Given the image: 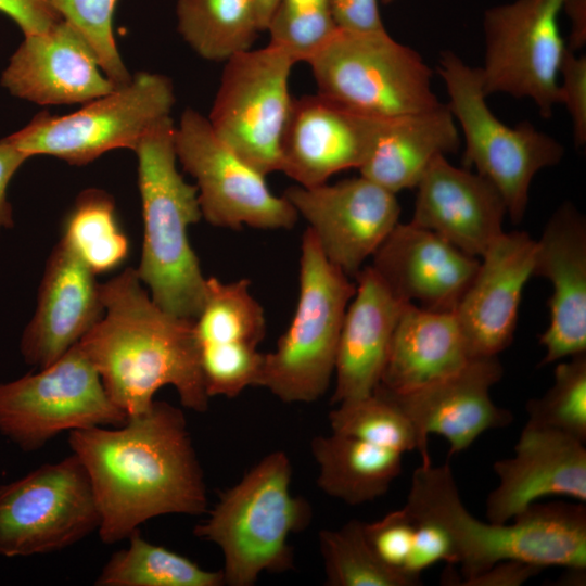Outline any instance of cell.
Segmentation results:
<instances>
[{
  "mask_svg": "<svg viewBox=\"0 0 586 586\" xmlns=\"http://www.w3.org/2000/svg\"><path fill=\"white\" fill-rule=\"evenodd\" d=\"M101 319L78 342L97 368L110 398L128 417L146 411L165 385L184 408L208 409L193 320L161 308L126 268L100 284Z\"/></svg>",
  "mask_w": 586,
  "mask_h": 586,
  "instance_id": "2",
  "label": "cell"
},
{
  "mask_svg": "<svg viewBox=\"0 0 586 586\" xmlns=\"http://www.w3.org/2000/svg\"><path fill=\"white\" fill-rule=\"evenodd\" d=\"M383 4H390L391 2H393L394 0H381Z\"/></svg>",
  "mask_w": 586,
  "mask_h": 586,
  "instance_id": "46",
  "label": "cell"
},
{
  "mask_svg": "<svg viewBox=\"0 0 586 586\" xmlns=\"http://www.w3.org/2000/svg\"><path fill=\"white\" fill-rule=\"evenodd\" d=\"M544 568L520 560L499 561L482 573L461 579L460 586H521L539 574Z\"/></svg>",
  "mask_w": 586,
  "mask_h": 586,
  "instance_id": "42",
  "label": "cell"
},
{
  "mask_svg": "<svg viewBox=\"0 0 586 586\" xmlns=\"http://www.w3.org/2000/svg\"><path fill=\"white\" fill-rule=\"evenodd\" d=\"M307 63L319 94L369 116L393 118L443 104L422 56L386 30L339 28Z\"/></svg>",
  "mask_w": 586,
  "mask_h": 586,
  "instance_id": "7",
  "label": "cell"
},
{
  "mask_svg": "<svg viewBox=\"0 0 586 586\" xmlns=\"http://www.w3.org/2000/svg\"><path fill=\"white\" fill-rule=\"evenodd\" d=\"M0 13L9 16L24 36L44 33L62 20L50 0H0Z\"/></svg>",
  "mask_w": 586,
  "mask_h": 586,
  "instance_id": "40",
  "label": "cell"
},
{
  "mask_svg": "<svg viewBox=\"0 0 586 586\" xmlns=\"http://www.w3.org/2000/svg\"><path fill=\"white\" fill-rule=\"evenodd\" d=\"M292 464L275 450L232 487L219 495L208 517L193 534L221 551L225 585L252 586L260 574L283 573L294 566L291 534L311 522L310 504L290 492Z\"/></svg>",
  "mask_w": 586,
  "mask_h": 586,
  "instance_id": "5",
  "label": "cell"
},
{
  "mask_svg": "<svg viewBox=\"0 0 586 586\" xmlns=\"http://www.w3.org/2000/svg\"><path fill=\"white\" fill-rule=\"evenodd\" d=\"M175 131L167 116L148 130L133 150L143 219L137 272L161 308L194 320L204 302L207 278L188 230L200 221L202 212L196 186L188 183L177 169Z\"/></svg>",
  "mask_w": 586,
  "mask_h": 586,
  "instance_id": "4",
  "label": "cell"
},
{
  "mask_svg": "<svg viewBox=\"0 0 586 586\" xmlns=\"http://www.w3.org/2000/svg\"><path fill=\"white\" fill-rule=\"evenodd\" d=\"M365 532L377 556L390 568L408 574L407 565L413 549L416 524L404 508L382 519L365 523Z\"/></svg>",
  "mask_w": 586,
  "mask_h": 586,
  "instance_id": "38",
  "label": "cell"
},
{
  "mask_svg": "<svg viewBox=\"0 0 586 586\" xmlns=\"http://www.w3.org/2000/svg\"><path fill=\"white\" fill-rule=\"evenodd\" d=\"M385 119L319 93L293 98L280 142V171L311 188L342 170L359 169Z\"/></svg>",
  "mask_w": 586,
  "mask_h": 586,
  "instance_id": "17",
  "label": "cell"
},
{
  "mask_svg": "<svg viewBox=\"0 0 586 586\" xmlns=\"http://www.w3.org/2000/svg\"><path fill=\"white\" fill-rule=\"evenodd\" d=\"M177 28L201 58L227 62L260 33L254 0H177Z\"/></svg>",
  "mask_w": 586,
  "mask_h": 586,
  "instance_id": "30",
  "label": "cell"
},
{
  "mask_svg": "<svg viewBox=\"0 0 586 586\" xmlns=\"http://www.w3.org/2000/svg\"><path fill=\"white\" fill-rule=\"evenodd\" d=\"M460 145L456 120L446 104L386 118L360 175L396 194L416 188L429 165Z\"/></svg>",
  "mask_w": 586,
  "mask_h": 586,
  "instance_id": "28",
  "label": "cell"
},
{
  "mask_svg": "<svg viewBox=\"0 0 586 586\" xmlns=\"http://www.w3.org/2000/svg\"><path fill=\"white\" fill-rule=\"evenodd\" d=\"M326 585L329 586H418L415 579L386 565L374 552L365 532V522L351 520L340 528L318 534Z\"/></svg>",
  "mask_w": 586,
  "mask_h": 586,
  "instance_id": "33",
  "label": "cell"
},
{
  "mask_svg": "<svg viewBox=\"0 0 586 586\" xmlns=\"http://www.w3.org/2000/svg\"><path fill=\"white\" fill-rule=\"evenodd\" d=\"M561 0H514L484 12L481 72L486 95L534 102L543 118L559 104V71L568 46L560 34Z\"/></svg>",
  "mask_w": 586,
  "mask_h": 586,
  "instance_id": "13",
  "label": "cell"
},
{
  "mask_svg": "<svg viewBox=\"0 0 586 586\" xmlns=\"http://www.w3.org/2000/svg\"><path fill=\"white\" fill-rule=\"evenodd\" d=\"M356 283L323 255L307 228L302 237L298 298L276 348L264 354L257 386L283 403H313L334 374L340 332Z\"/></svg>",
  "mask_w": 586,
  "mask_h": 586,
  "instance_id": "6",
  "label": "cell"
},
{
  "mask_svg": "<svg viewBox=\"0 0 586 586\" xmlns=\"http://www.w3.org/2000/svg\"><path fill=\"white\" fill-rule=\"evenodd\" d=\"M469 360L454 311L408 303L393 333L379 385L408 393L455 374Z\"/></svg>",
  "mask_w": 586,
  "mask_h": 586,
  "instance_id": "27",
  "label": "cell"
},
{
  "mask_svg": "<svg viewBox=\"0 0 586 586\" xmlns=\"http://www.w3.org/2000/svg\"><path fill=\"white\" fill-rule=\"evenodd\" d=\"M204 385L211 397L233 398L257 383L266 334L264 309L250 292V281L207 278L206 293L193 320Z\"/></svg>",
  "mask_w": 586,
  "mask_h": 586,
  "instance_id": "16",
  "label": "cell"
},
{
  "mask_svg": "<svg viewBox=\"0 0 586 586\" xmlns=\"http://www.w3.org/2000/svg\"><path fill=\"white\" fill-rule=\"evenodd\" d=\"M29 158L4 138L0 140V229L14 225L12 205L8 201V186L17 169Z\"/></svg>",
  "mask_w": 586,
  "mask_h": 586,
  "instance_id": "43",
  "label": "cell"
},
{
  "mask_svg": "<svg viewBox=\"0 0 586 586\" xmlns=\"http://www.w3.org/2000/svg\"><path fill=\"white\" fill-rule=\"evenodd\" d=\"M104 307L95 273L60 240L38 290L35 314L20 342L26 364L44 368L87 334Z\"/></svg>",
  "mask_w": 586,
  "mask_h": 586,
  "instance_id": "25",
  "label": "cell"
},
{
  "mask_svg": "<svg viewBox=\"0 0 586 586\" xmlns=\"http://www.w3.org/2000/svg\"><path fill=\"white\" fill-rule=\"evenodd\" d=\"M293 58L272 44L226 62L208 122L215 135L264 176L280 171V142L293 98Z\"/></svg>",
  "mask_w": 586,
  "mask_h": 586,
  "instance_id": "11",
  "label": "cell"
},
{
  "mask_svg": "<svg viewBox=\"0 0 586 586\" xmlns=\"http://www.w3.org/2000/svg\"><path fill=\"white\" fill-rule=\"evenodd\" d=\"M340 29L358 33L386 30L378 0H330Z\"/></svg>",
  "mask_w": 586,
  "mask_h": 586,
  "instance_id": "41",
  "label": "cell"
},
{
  "mask_svg": "<svg viewBox=\"0 0 586 586\" xmlns=\"http://www.w3.org/2000/svg\"><path fill=\"white\" fill-rule=\"evenodd\" d=\"M283 196L307 221L326 258L349 278L399 222L396 194L361 175L332 184L293 186Z\"/></svg>",
  "mask_w": 586,
  "mask_h": 586,
  "instance_id": "15",
  "label": "cell"
},
{
  "mask_svg": "<svg viewBox=\"0 0 586 586\" xmlns=\"http://www.w3.org/2000/svg\"><path fill=\"white\" fill-rule=\"evenodd\" d=\"M333 433L404 454L422 455L418 434L409 418L380 385L372 394L337 404L328 416Z\"/></svg>",
  "mask_w": 586,
  "mask_h": 586,
  "instance_id": "34",
  "label": "cell"
},
{
  "mask_svg": "<svg viewBox=\"0 0 586 586\" xmlns=\"http://www.w3.org/2000/svg\"><path fill=\"white\" fill-rule=\"evenodd\" d=\"M175 103L171 80L139 72L114 91L71 114H37L28 125L4 139L29 157L50 155L71 165H86L105 152L135 150L139 140Z\"/></svg>",
  "mask_w": 586,
  "mask_h": 586,
  "instance_id": "9",
  "label": "cell"
},
{
  "mask_svg": "<svg viewBox=\"0 0 586 586\" xmlns=\"http://www.w3.org/2000/svg\"><path fill=\"white\" fill-rule=\"evenodd\" d=\"M532 276L552 286L539 365L586 353V220L572 203L557 208L536 240Z\"/></svg>",
  "mask_w": 586,
  "mask_h": 586,
  "instance_id": "22",
  "label": "cell"
},
{
  "mask_svg": "<svg viewBox=\"0 0 586 586\" xmlns=\"http://www.w3.org/2000/svg\"><path fill=\"white\" fill-rule=\"evenodd\" d=\"M68 444L90 479L105 544L160 515L207 511L204 474L180 408L154 400L116 429L71 431Z\"/></svg>",
  "mask_w": 586,
  "mask_h": 586,
  "instance_id": "1",
  "label": "cell"
},
{
  "mask_svg": "<svg viewBox=\"0 0 586 586\" xmlns=\"http://www.w3.org/2000/svg\"><path fill=\"white\" fill-rule=\"evenodd\" d=\"M561 11L571 25L568 48L576 52L586 43V0H561Z\"/></svg>",
  "mask_w": 586,
  "mask_h": 586,
  "instance_id": "44",
  "label": "cell"
},
{
  "mask_svg": "<svg viewBox=\"0 0 586 586\" xmlns=\"http://www.w3.org/2000/svg\"><path fill=\"white\" fill-rule=\"evenodd\" d=\"M310 451L318 487L351 506L383 496L402 472L403 454L333 432L314 437Z\"/></svg>",
  "mask_w": 586,
  "mask_h": 586,
  "instance_id": "29",
  "label": "cell"
},
{
  "mask_svg": "<svg viewBox=\"0 0 586 586\" xmlns=\"http://www.w3.org/2000/svg\"><path fill=\"white\" fill-rule=\"evenodd\" d=\"M502 374L495 356L470 359L455 374L408 393L380 386L411 421L422 448L421 463H430V434L443 436L453 456L469 448L484 432L512 422L513 415L497 406L489 393Z\"/></svg>",
  "mask_w": 586,
  "mask_h": 586,
  "instance_id": "18",
  "label": "cell"
},
{
  "mask_svg": "<svg viewBox=\"0 0 586 586\" xmlns=\"http://www.w3.org/2000/svg\"><path fill=\"white\" fill-rule=\"evenodd\" d=\"M527 423L586 442V353L557 365L553 383L525 406Z\"/></svg>",
  "mask_w": 586,
  "mask_h": 586,
  "instance_id": "35",
  "label": "cell"
},
{
  "mask_svg": "<svg viewBox=\"0 0 586 586\" xmlns=\"http://www.w3.org/2000/svg\"><path fill=\"white\" fill-rule=\"evenodd\" d=\"M112 555L94 581L97 586H222L220 571L204 570L187 557L144 539L140 531Z\"/></svg>",
  "mask_w": 586,
  "mask_h": 586,
  "instance_id": "31",
  "label": "cell"
},
{
  "mask_svg": "<svg viewBox=\"0 0 586 586\" xmlns=\"http://www.w3.org/2000/svg\"><path fill=\"white\" fill-rule=\"evenodd\" d=\"M1 85L12 95L40 105L86 104L117 88L84 37L64 20L44 33L24 36Z\"/></svg>",
  "mask_w": 586,
  "mask_h": 586,
  "instance_id": "23",
  "label": "cell"
},
{
  "mask_svg": "<svg viewBox=\"0 0 586 586\" xmlns=\"http://www.w3.org/2000/svg\"><path fill=\"white\" fill-rule=\"evenodd\" d=\"M95 273L112 271L128 256L129 241L122 230L112 196L101 189L84 190L75 200L61 238Z\"/></svg>",
  "mask_w": 586,
  "mask_h": 586,
  "instance_id": "32",
  "label": "cell"
},
{
  "mask_svg": "<svg viewBox=\"0 0 586 586\" xmlns=\"http://www.w3.org/2000/svg\"><path fill=\"white\" fill-rule=\"evenodd\" d=\"M403 508L411 519L433 523L445 532L453 564L461 568V579L504 560L586 569V508L582 502H535L512 523L484 522L467 510L449 464L430 462L413 471ZM461 579L447 582L451 585Z\"/></svg>",
  "mask_w": 586,
  "mask_h": 586,
  "instance_id": "3",
  "label": "cell"
},
{
  "mask_svg": "<svg viewBox=\"0 0 586 586\" xmlns=\"http://www.w3.org/2000/svg\"><path fill=\"white\" fill-rule=\"evenodd\" d=\"M437 73L448 94L446 104L464 138L463 164L475 167L501 193L507 214L519 224L525 214L535 175L561 162L564 146L553 137L522 122L510 127L486 103L481 72L453 51H444Z\"/></svg>",
  "mask_w": 586,
  "mask_h": 586,
  "instance_id": "8",
  "label": "cell"
},
{
  "mask_svg": "<svg viewBox=\"0 0 586 586\" xmlns=\"http://www.w3.org/2000/svg\"><path fill=\"white\" fill-rule=\"evenodd\" d=\"M177 160L196 181L202 217L215 227L291 229L298 215L275 195L264 175L232 152L214 132L207 117L186 109L175 131Z\"/></svg>",
  "mask_w": 586,
  "mask_h": 586,
  "instance_id": "14",
  "label": "cell"
},
{
  "mask_svg": "<svg viewBox=\"0 0 586 586\" xmlns=\"http://www.w3.org/2000/svg\"><path fill=\"white\" fill-rule=\"evenodd\" d=\"M127 419L78 343L39 372L0 383V433L24 451L63 431L116 428Z\"/></svg>",
  "mask_w": 586,
  "mask_h": 586,
  "instance_id": "10",
  "label": "cell"
},
{
  "mask_svg": "<svg viewBox=\"0 0 586 586\" xmlns=\"http://www.w3.org/2000/svg\"><path fill=\"white\" fill-rule=\"evenodd\" d=\"M407 304L392 294L370 266L358 272L356 292L347 306L337 343L332 404L373 393Z\"/></svg>",
  "mask_w": 586,
  "mask_h": 586,
  "instance_id": "26",
  "label": "cell"
},
{
  "mask_svg": "<svg viewBox=\"0 0 586 586\" xmlns=\"http://www.w3.org/2000/svg\"><path fill=\"white\" fill-rule=\"evenodd\" d=\"M62 20L76 28L93 51L99 66L118 88L132 76L126 68L113 35L117 0H50Z\"/></svg>",
  "mask_w": 586,
  "mask_h": 586,
  "instance_id": "37",
  "label": "cell"
},
{
  "mask_svg": "<svg viewBox=\"0 0 586 586\" xmlns=\"http://www.w3.org/2000/svg\"><path fill=\"white\" fill-rule=\"evenodd\" d=\"M559 104L571 117L574 144H586V56L569 48L559 71Z\"/></svg>",
  "mask_w": 586,
  "mask_h": 586,
  "instance_id": "39",
  "label": "cell"
},
{
  "mask_svg": "<svg viewBox=\"0 0 586 586\" xmlns=\"http://www.w3.org/2000/svg\"><path fill=\"white\" fill-rule=\"evenodd\" d=\"M99 525L90 479L74 454L0 486V556L61 550Z\"/></svg>",
  "mask_w": 586,
  "mask_h": 586,
  "instance_id": "12",
  "label": "cell"
},
{
  "mask_svg": "<svg viewBox=\"0 0 586 586\" xmlns=\"http://www.w3.org/2000/svg\"><path fill=\"white\" fill-rule=\"evenodd\" d=\"M479 266V257L411 221L394 227L370 265L396 298L434 311H455Z\"/></svg>",
  "mask_w": 586,
  "mask_h": 586,
  "instance_id": "21",
  "label": "cell"
},
{
  "mask_svg": "<svg viewBox=\"0 0 586 586\" xmlns=\"http://www.w3.org/2000/svg\"><path fill=\"white\" fill-rule=\"evenodd\" d=\"M411 222L460 251L481 257L505 232L506 203L487 178L440 155L416 186Z\"/></svg>",
  "mask_w": 586,
  "mask_h": 586,
  "instance_id": "24",
  "label": "cell"
},
{
  "mask_svg": "<svg viewBox=\"0 0 586 586\" xmlns=\"http://www.w3.org/2000/svg\"><path fill=\"white\" fill-rule=\"evenodd\" d=\"M493 470L499 482L485 502L489 522L508 523L547 496L586 502L585 443L559 431L526 422L514 455L495 461Z\"/></svg>",
  "mask_w": 586,
  "mask_h": 586,
  "instance_id": "20",
  "label": "cell"
},
{
  "mask_svg": "<svg viewBox=\"0 0 586 586\" xmlns=\"http://www.w3.org/2000/svg\"><path fill=\"white\" fill-rule=\"evenodd\" d=\"M260 31H266L279 0H254Z\"/></svg>",
  "mask_w": 586,
  "mask_h": 586,
  "instance_id": "45",
  "label": "cell"
},
{
  "mask_svg": "<svg viewBox=\"0 0 586 586\" xmlns=\"http://www.w3.org/2000/svg\"><path fill=\"white\" fill-rule=\"evenodd\" d=\"M330 0H279L269 21V44L307 62L337 31Z\"/></svg>",
  "mask_w": 586,
  "mask_h": 586,
  "instance_id": "36",
  "label": "cell"
},
{
  "mask_svg": "<svg viewBox=\"0 0 586 586\" xmlns=\"http://www.w3.org/2000/svg\"><path fill=\"white\" fill-rule=\"evenodd\" d=\"M535 245L525 231L504 232L481 256L454 311L470 359L495 357L512 342Z\"/></svg>",
  "mask_w": 586,
  "mask_h": 586,
  "instance_id": "19",
  "label": "cell"
}]
</instances>
